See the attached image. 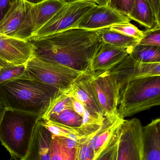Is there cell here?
I'll return each instance as SVG.
<instances>
[{"label": "cell", "instance_id": "obj_1", "mask_svg": "<svg viewBox=\"0 0 160 160\" xmlns=\"http://www.w3.org/2000/svg\"><path fill=\"white\" fill-rule=\"evenodd\" d=\"M34 55L85 73L101 43L99 30L74 28L32 38ZM91 73V72H90Z\"/></svg>", "mask_w": 160, "mask_h": 160}, {"label": "cell", "instance_id": "obj_2", "mask_svg": "<svg viewBox=\"0 0 160 160\" xmlns=\"http://www.w3.org/2000/svg\"><path fill=\"white\" fill-rule=\"evenodd\" d=\"M60 92L58 88L36 79L27 71L22 78L0 84V98L7 109L36 114L41 117Z\"/></svg>", "mask_w": 160, "mask_h": 160}, {"label": "cell", "instance_id": "obj_3", "mask_svg": "<svg viewBox=\"0 0 160 160\" xmlns=\"http://www.w3.org/2000/svg\"><path fill=\"white\" fill-rule=\"evenodd\" d=\"M39 115L7 109L0 120V141L11 156L19 160L28 151Z\"/></svg>", "mask_w": 160, "mask_h": 160}, {"label": "cell", "instance_id": "obj_4", "mask_svg": "<svg viewBox=\"0 0 160 160\" xmlns=\"http://www.w3.org/2000/svg\"><path fill=\"white\" fill-rule=\"evenodd\" d=\"M160 105V76L134 78L120 86L118 114L123 118Z\"/></svg>", "mask_w": 160, "mask_h": 160}, {"label": "cell", "instance_id": "obj_5", "mask_svg": "<svg viewBox=\"0 0 160 160\" xmlns=\"http://www.w3.org/2000/svg\"><path fill=\"white\" fill-rule=\"evenodd\" d=\"M26 66L27 72L32 77L61 91L66 90L86 74L34 54L26 63Z\"/></svg>", "mask_w": 160, "mask_h": 160}, {"label": "cell", "instance_id": "obj_6", "mask_svg": "<svg viewBox=\"0 0 160 160\" xmlns=\"http://www.w3.org/2000/svg\"><path fill=\"white\" fill-rule=\"evenodd\" d=\"M96 5L95 3L87 0L65 3L46 24L33 34L30 38L78 28L83 17Z\"/></svg>", "mask_w": 160, "mask_h": 160}, {"label": "cell", "instance_id": "obj_7", "mask_svg": "<svg viewBox=\"0 0 160 160\" xmlns=\"http://www.w3.org/2000/svg\"><path fill=\"white\" fill-rule=\"evenodd\" d=\"M117 160H144L143 127L139 119H125L121 124Z\"/></svg>", "mask_w": 160, "mask_h": 160}, {"label": "cell", "instance_id": "obj_8", "mask_svg": "<svg viewBox=\"0 0 160 160\" xmlns=\"http://www.w3.org/2000/svg\"><path fill=\"white\" fill-rule=\"evenodd\" d=\"M91 80L105 118L118 116L120 88L115 78L109 71H106L91 73Z\"/></svg>", "mask_w": 160, "mask_h": 160}, {"label": "cell", "instance_id": "obj_9", "mask_svg": "<svg viewBox=\"0 0 160 160\" xmlns=\"http://www.w3.org/2000/svg\"><path fill=\"white\" fill-rule=\"evenodd\" d=\"M65 3L61 0H45L32 4L22 27L24 39L29 41L33 34L46 24Z\"/></svg>", "mask_w": 160, "mask_h": 160}, {"label": "cell", "instance_id": "obj_10", "mask_svg": "<svg viewBox=\"0 0 160 160\" xmlns=\"http://www.w3.org/2000/svg\"><path fill=\"white\" fill-rule=\"evenodd\" d=\"M131 20L128 16L108 6L96 5L83 17L78 28L98 30Z\"/></svg>", "mask_w": 160, "mask_h": 160}, {"label": "cell", "instance_id": "obj_11", "mask_svg": "<svg viewBox=\"0 0 160 160\" xmlns=\"http://www.w3.org/2000/svg\"><path fill=\"white\" fill-rule=\"evenodd\" d=\"M91 73H86L76 80L64 92L69 97L80 101L91 114L102 120H104L103 112L100 105L91 80Z\"/></svg>", "mask_w": 160, "mask_h": 160}, {"label": "cell", "instance_id": "obj_12", "mask_svg": "<svg viewBox=\"0 0 160 160\" xmlns=\"http://www.w3.org/2000/svg\"><path fill=\"white\" fill-rule=\"evenodd\" d=\"M33 45L29 41L0 33V66L7 64H23L33 55Z\"/></svg>", "mask_w": 160, "mask_h": 160}, {"label": "cell", "instance_id": "obj_13", "mask_svg": "<svg viewBox=\"0 0 160 160\" xmlns=\"http://www.w3.org/2000/svg\"><path fill=\"white\" fill-rule=\"evenodd\" d=\"M32 4L25 0H14L0 20V33L24 40L22 27Z\"/></svg>", "mask_w": 160, "mask_h": 160}, {"label": "cell", "instance_id": "obj_14", "mask_svg": "<svg viewBox=\"0 0 160 160\" xmlns=\"http://www.w3.org/2000/svg\"><path fill=\"white\" fill-rule=\"evenodd\" d=\"M108 71L116 79L120 88L123 83L134 78L160 76V62H138L128 55L117 65Z\"/></svg>", "mask_w": 160, "mask_h": 160}, {"label": "cell", "instance_id": "obj_15", "mask_svg": "<svg viewBox=\"0 0 160 160\" xmlns=\"http://www.w3.org/2000/svg\"><path fill=\"white\" fill-rule=\"evenodd\" d=\"M130 50L102 42L91 61L90 72L96 74L112 69L129 54Z\"/></svg>", "mask_w": 160, "mask_h": 160}, {"label": "cell", "instance_id": "obj_16", "mask_svg": "<svg viewBox=\"0 0 160 160\" xmlns=\"http://www.w3.org/2000/svg\"><path fill=\"white\" fill-rule=\"evenodd\" d=\"M52 137V133L39 118L35 126L27 154L22 160H51Z\"/></svg>", "mask_w": 160, "mask_h": 160}, {"label": "cell", "instance_id": "obj_17", "mask_svg": "<svg viewBox=\"0 0 160 160\" xmlns=\"http://www.w3.org/2000/svg\"><path fill=\"white\" fill-rule=\"evenodd\" d=\"M124 120L119 116L113 118H105L101 128L90 137L89 143L94 151L95 159L117 140L120 126Z\"/></svg>", "mask_w": 160, "mask_h": 160}, {"label": "cell", "instance_id": "obj_18", "mask_svg": "<svg viewBox=\"0 0 160 160\" xmlns=\"http://www.w3.org/2000/svg\"><path fill=\"white\" fill-rule=\"evenodd\" d=\"M144 160H160V118L143 127Z\"/></svg>", "mask_w": 160, "mask_h": 160}, {"label": "cell", "instance_id": "obj_19", "mask_svg": "<svg viewBox=\"0 0 160 160\" xmlns=\"http://www.w3.org/2000/svg\"><path fill=\"white\" fill-rule=\"evenodd\" d=\"M79 142L52 135L51 160H78Z\"/></svg>", "mask_w": 160, "mask_h": 160}, {"label": "cell", "instance_id": "obj_20", "mask_svg": "<svg viewBox=\"0 0 160 160\" xmlns=\"http://www.w3.org/2000/svg\"><path fill=\"white\" fill-rule=\"evenodd\" d=\"M128 17L131 20L144 26L147 30L154 28L157 23L155 13L147 0H135Z\"/></svg>", "mask_w": 160, "mask_h": 160}, {"label": "cell", "instance_id": "obj_21", "mask_svg": "<svg viewBox=\"0 0 160 160\" xmlns=\"http://www.w3.org/2000/svg\"><path fill=\"white\" fill-rule=\"evenodd\" d=\"M128 56L143 63L160 62V47L152 45H137L130 50Z\"/></svg>", "mask_w": 160, "mask_h": 160}, {"label": "cell", "instance_id": "obj_22", "mask_svg": "<svg viewBox=\"0 0 160 160\" xmlns=\"http://www.w3.org/2000/svg\"><path fill=\"white\" fill-rule=\"evenodd\" d=\"M99 36L101 40L103 43L117 48L128 49L138 44L140 40L112 31L109 28L100 29Z\"/></svg>", "mask_w": 160, "mask_h": 160}, {"label": "cell", "instance_id": "obj_23", "mask_svg": "<svg viewBox=\"0 0 160 160\" xmlns=\"http://www.w3.org/2000/svg\"><path fill=\"white\" fill-rule=\"evenodd\" d=\"M45 120H50L77 131L82 123V117L74 110L70 109H66L58 114L50 116Z\"/></svg>", "mask_w": 160, "mask_h": 160}, {"label": "cell", "instance_id": "obj_24", "mask_svg": "<svg viewBox=\"0 0 160 160\" xmlns=\"http://www.w3.org/2000/svg\"><path fill=\"white\" fill-rule=\"evenodd\" d=\"M67 109L73 110L71 97L61 90L60 93L51 102L46 112L40 118L45 120L50 116L58 114Z\"/></svg>", "mask_w": 160, "mask_h": 160}, {"label": "cell", "instance_id": "obj_25", "mask_svg": "<svg viewBox=\"0 0 160 160\" xmlns=\"http://www.w3.org/2000/svg\"><path fill=\"white\" fill-rule=\"evenodd\" d=\"M41 120L43 125L53 135L69 138L78 142L83 138L81 137L79 133L76 130L68 128L58 123L52 122L50 120H43L42 119Z\"/></svg>", "mask_w": 160, "mask_h": 160}, {"label": "cell", "instance_id": "obj_26", "mask_svg": "<svg viewBox=\"0 0 160 160\" xmlns=\"http://www.w3.org/2000/svg\"><path fill=\"white\" fill-rule=\"evenodd\" d=\"M26 64H7L0 68V84L23 77L26 73Z\"/></svg>", "mask_w": 160, "mask_h": 160}, {"label": "cell", "instance_id": "obj_27", "mask_svg": "<svg viewBox=\"0 0 160 160\" xmlns=\"http://www.w3.org/2000/svg\"><path fill=\"white\" fill-rule=\"evenodd\" d=\"M112 31L118 32L127 36L141 39L144 36L143 31L139 30L130 22L115 24L109 27Z\"/></svg>", "mask_w": 160, "mask_h": 160}, {"label": "cell", "instance_id": "obj_28", "mask_svg": "<svg viewBox=\"0 0 160 160\" xmlns=\"http://www.w3.org/2000/svg\"><path fill=\"white\" fill-rule=\"evenodd\" d=\"M90 137L83 138L79 142L78 160H94L95 154L90 146Z\"/></svg>", "mask_w": 160, "mask_h": 160}, {"label": "cell", "instance_id": "obj_29", "mask_svg": "<svg viewBox=\"0 0 160 160\" xmlns=\"http://www.w3.org/2000/svg\"><path fill=\"white\" fill-rule=\"evenodd\" d=\"M144 36L140 39L138 44L152 45L160 47V29L153 28L143 31Z\"/></svg>", "mask_w": 160, "mask_h": 160}, {"label": "cell", "instance_id": "obj_30", "mask_svg": "<svg viewBox=\"0 0 160 160\" xmlns=\"http://www.w3.org/2000/svg\"><path fill=\"white\" fill-rule=\"evenodd\" d=\"M135 0H109L108 6L128 16L131 12Z\"/></svg>", "mask_w": 160, "mask_h": 160}, {"label": "cell", "instance_id": "obj_31", "mask_svg": "<svg viewBox=\"0 0 160 160\" xmlns=\"http://www.w3.org/2000/svg\"><path fill=\"white\" fill-rule=\"evenodd\" d=\"M118 138L103 150L94 160H117Z\"/></svg>", "mask_w": 160, "mask_h": 160}, {"label": "cell", "instance_id": "obj_32", "mask_svg": "<svg viewBox=\"0 0 160 160\" xmlns=\"http://www.w3.org/2000/svg\"><path fill=\"white\" fill-rule=\"evenodd\" d=\"M71 98L72 104H73V110L77 113L80 115L82 117L83 114L86 109L84 105L77 99L73 97H71Z\"/></svg>", "mask_w": 160, "mask_h": 160}, {"label": "cell", "instance_id": "obj_33", "mask_svg": "<svg viewBox=\"0 0 160 160\" xmlns=\"http://www.w3.org/2000/svg\"><path fill=\"white\" fill-rule=\"evenodd\" d=\"M14 0H0V20L4 16Z\"/></svg>", "mask_w": 160, "mask_h": 160}, {"label": "cell", "instance_id": "obj_34", "mask_svg": "<svg viewBox=\"0 0 160 160\" xmlns=\"http://www.w3.org/2000/svg\"><path fill=\"white\" fill-rule=\"evenodd\" d=\"M61 1H63L65 3H68L75 2V1H80V0H61ZM87 1H91V2L95 3L97 5L108 6L109 0H87Z\"/></svg>", "mask_w": 160, "mask_h": 160}, {"label": "cell", "instance_id": "obj_35", "mask_svg": "<svg viewBox=\"0 0 160 160\" xmlns=\"http://www.w3.org/2000/svg\"><path fill=\"white\" fill-rule=\"evenodd\" d=\"M156 18L157 23H156V26L154 28H156V29H160V0L158 1Z\"/></svg>", "mask_w": 160, "mask_h": 160}, {"label": "cell", "instance_id": "obj_36", "mask_svg": "<svg viewBox=\"0 0 160 160\" xmlns=\"http://www.w3.org/2000/svg\"><path fill=\"white\" fill-rule=\"evenodd\" d=\"M147 1L151 5V7L155 13V16H156L159 0H147Z\"/></svg>", "mask_w": 160, "mask_h": 160}, {"label": "cell", "instance_id": "obj_37", "mask_svg": "<svg viewBox=\"0 0 160 160\" xmlns=\"http://www.w3.org/2000/svg\"><path fill=\"white\" fill-rule=\"evenodd\" d=\"M7 109L5 104L4 103L1 98H0V120L2 118L4 113Z\"/></svg>", "mask_w": 160, "mask_h": 160}, {"label": "cell", "instance_id": "obj_38", "mask_svg": "<svg viewBox=\"0 0 160 160\" xmlns=\"http://www.w3.org/2000/svg\"><path fill=\"white\" fill-rule=\"evenodd\" d=\"M25 1L30 3L32 4H35L38 3L40 2H43L45 0H25Z\"/></svg>", "mask_w": 160, "mask_h": 160}, {"label": "cell", "instance_id": "obj_39", "mask_svg": "<svg viewBox=\"0 0 160 160\" xmlns=\"http://www.w3.org/2000/svg\"><path fill=\"white\" fill-rule=\"evenodd\" d=\"M19 160L17 158H15V157H14V156H11V158H10L9 159V160Z\"/></svg>", "mask_w": 160, "mask_h": 160}, {"label": "cell", "instance_id": "obj_40", "mask_svg": "<svg viewBox=\"0 0 160 160\" xmlns=\"http://www.w3.org/2000/svg\"><path fill=\"white\" fill-rule=\"evenodd\" d=\"M1 66H0V68H1Z\"/></svg>", "mask_w": 160, "mask_h": 160}]
</instances>
